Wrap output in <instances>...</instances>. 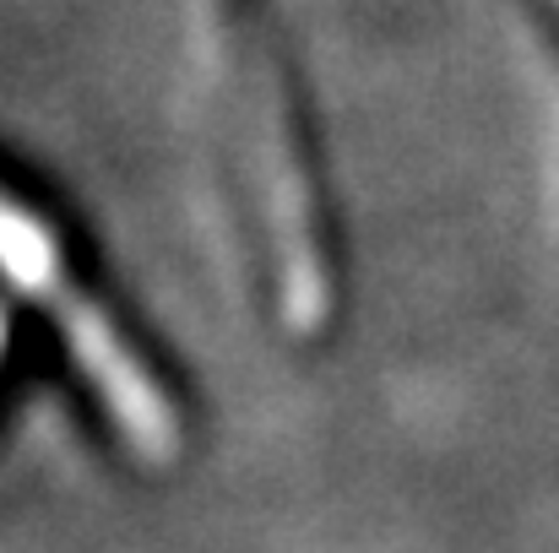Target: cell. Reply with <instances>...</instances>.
<instances>
[{"mask_svg":"<svg viewBox=\"0 0 559 553\" xmlns=\"http://www.w3.org/2000/svg\"><path fill=\"white\" fill-rule=\"evenodd\" d=\"M555 11H559V0H555Z\"/></svg>","mask_w":559,"mask_h":553,"instance_id":"3957f363","label":"cell"},{"mask_svg":"<svg viewBox=\"0 0 559 553\" xmlns=\"http://www.w3.org/2000/svg\"><path fill=\"white\" fill-rule=\"evenodd\" d=\"M0 288L38 315L60 359L98 401L104 423L136 461H175L186 445V418L147 348L126 332L120 310L82 277L66 233L0 175Z\"/></svg>","mask_w":559,"mask_h":553,"instance_id":"6da1fadb","label":"cell"},{"mask_svg":"<svg viewBox=\"0 0 559 553\" xmlns=\"http://www.w3.org/2000/svg\"><path fill=\"white\" fill-rule=\"evenodd\" d=\"M5 337H11V321H5V310H0V353H5Z\"/></svg>","mask_w":559,"mask_h":553,"instance_id":"7a4b0ae2","label":"cell"}]
</instances>
